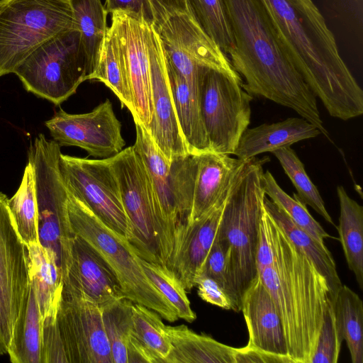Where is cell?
I'll return each instance as SVG.
<instances>
[{"label": "cell", "mask_w": 363, "mask_h": 363, "mask_svg": "<svg viewBox=\"0 0 363 363\" xmlns=\"http://www.w3.org/2000/svg\"><path fill=\"white\" fill-rule=\"evenodd\" d=\"M258 1L285 53L329 114L342 121L361 116L362 89L314 2Z\"/></svg>", "instance_id": "cell-1"}, {"label": "cell", "mask_w": 363, "mask_h": 363, "mask_svg": "<svg viewBox=\"0 0 363 363\" xmlns=\"http://www.w3.org/2000/svg\"><path fill=\"white\" fill-rule=\"evenodd\" d=\"M234 39L228 55L242 88L295 111L330 139L315 96L277 40L258 0H223Z\"/></svg>", "instance_id": "cell-2"}, {"label": "cell", "mask_w": 363, "mask_h": 363, "mask_svg": "<svg viewBox=\"0 0 363 363\" xmlns=\"http://www.w3.org/2000/svg\"><path fill=\"white\" fill-rule=\"evenodd\" d=\"M271 218L274 260L258 274L280 316L288 355L294 363H311L330 290L313 262Z\"/></svg>", "instance_id": "cell-3"}, {"label": "cell", "mask_w": 363, "mask_h": 363, "mask_svg": "<svg viewBox=\"0 0 363 363\" xmlns=\"http://www.w3.org/2000/svg\"><path fill=\"white\" fill-rule=\"evenodd\" d=\"M265 160L246 161L226 199L216 237L226 255L229 284L241 310L243 294L257 276L259 223L265 194Z\"/></svg>", "instance_id": "cell-4"}, {"label": "cell", "mask_w": 363, "mask_h": 363, "mask_svg": "<svg viewBox=\"0 0 363 363\" xmlns=\"http://www.w3.org/2000/svg\"><path fill=\"white\" fill-rule=\"evenodd\" d=\"M133 145L141 157L153 186L160 215L159 242L164 265L169 268L178 240L189 221L197 169V155L191 153L169 162L155 145L137 119Z\"/></svg>", "instance_id": "cell-5"}, {"label": "cell", "mask_w": 363, "mask_h": 363, "mask_svg": "<svg viewBox=\"0 0 363 363\" xmlns=\"http://www.w3.org/2000/svg\"><path fill=\"white\" fill-rule=\"evenodd\" d=\"M67 210L74 235L86 241L115 274L123 296L157 313L162 319H179L173 306L145 274L134 247L68 191Z\"/></svg>", "instance_id": "cell-6"}, {"label": "cell", "mask_w": 363, "mask_h": 363, "mask_svg": "<svg viewBox=\"0 0 363 363\" xmlns=\"http://www.w3.org/2000/svg\"><path fill=\"white\" fill-rule=\"evenodd\" d=\"M60 155V145L42 133L28 150L35 175L38 242L53 259L64 280L74 234L68 216V191L59 167Z\"/></svg>", "instance_id": "cell-7"}, {"label": "cell", "mask_w": 363, "mask_h": 363, "mask_svg": "<svg viewBox=\"0 0 363 363\" xmlns=\"http://www.w3.org/2000/svg\"><path fill=\"white\" fill-rule=\"evenodd\" d=\"M75 28L69 0H0V77L37 48Z\"/></svg>", "instance_id": "cell-8"}, {"label": "cell", "mask_w": 363, "mask_h": 363, "mask_svg": "<svg viewBox=\"0 0 363 363\" xmlns=\"http://www.w3.org/2000/svg\"><path fill=\"white\" fill-rule=\"evenodd\" d=\"M24 88L60 105L86 80H91L78 30L60 33L31 52L15 69Z\"/></svg>", "instance_id": "cell-9"}, {"label": "cell", "mask_w": 363, "mask_h": 363, "mask_svg": "<svg viewBox=\"0 0 363 363\" xmlns=\"http://www.w3.org/2000/svg\"><path fill=\"white\" fill-rule=\"evenodd\" d=\"M241 77L202 67L199 77V104L211 151L231 155L250 123L252 96Z\"/></svg>", "instance_id": "cell-10"}, {"label": "cell", "mask_w": 363, "mask_h": 363, "mask_svg": "<svg viewBox=\"0 0 363 363\" xmlns=\"http://www.w3.org/2000/svg\"><path fill=\"white\" fill-rule=\"evenodd\" d=\"M130 220V242L139 257L163 264L159 242L160 215L147 170L133 146L109 157Z\"/></svg>", "instance_id": "cell-11"}, {"label": "cell", "mask_w": 363, "mask_h": 363, "mask_svg": "<svg viewBox=\"0 0 363 363\" xmlns=\"http://www.w3.org/2000/svg\"><path fill=\"white\" fill-rule=\"evenodd\" d=\"M59 167L67 191L130 242L132 228L109 158L91 160L61 153Z\"/></svg>", "instance_id": "cell-12"}, {"label": "cell", "mask_w": 363, "mask_h": 363, "mask_svg": "<svg viewBox=\"0 0 363 363\" xmlns=\"http://www.w3.org/2000/svg\"><path fill=\"white\" fill-rule=\"evenodd\" d=\"M56 322L68 363H113L101 308L63 284Z\"/></svg>", "instance_id": "cell-13"}, {"label": "cell", "mask_w": 363, "mask_h": 363, "mask_svg": "<svg viewBox=\"0 0 363 363\" xmlns=\"http://www.w3.org/2000/svg\"><path fill=\"white\" fill-rule=\"evenodd\" d=\"M154 28L166 57L188 83L198 84L202 67L240 77L229 57L203 31L190 13H173Z\"/></svg>", "instance_id": "cell-14"}, {"label": "cell", "mask_w": 363, "mask_h": 363, "mask_svg": "<svg viewBox=\"0 0 363 363\" xmlns=\"http://www.w3.org/2000/svg\"><path fill=\"white\" fill-rule=\"evenodd\" d=\"M8 201L0 192V355L8 353L30 280L28 248L16 230Z\"/></svg>", "instance_id": "cell-15"}, {"label": "cell", "mask_w": 363, "mask_h": 363, "mask_svg": "<svg viewBox=\"0 0 363 363\" xmlns=\"http://www.w3.org/2000/svg\"><path fill=\"white\" fill-rule=\"evenodd\" d=\"M45 124L60 145L79 147L89 156L112 157L125 145L121 123L109 99L86 113L71 114L60 109Z\"/></svg>", "instance_id": "cell-16"}, {"label": "cell", "mask_w": 363, "mask_h": 363, "mask_svg": "<svg viewBox=\"0 0 363 363\" xmlns=\"http://www.w3.org/2000/svg\"><path fill=\"white\" fill-rule=\"evenodd\" d=\"M152 116L146 129L152 142L171 162L189 154L175 111L166 67V57L157 33L150 25L147 33Z\"/></svg>", "instance_id": "cell-17"}, {"label": "cell", "mask_w": 363, "mask_h": 363, "mask_svg": "<svg viewBox=\"0 0 363 363\" xmlns=\"http://www.w3.org/2000/svg\"><path fill=\"white\" fill-rule=\"evenodd\" d=\"M111 22L125 62L133 98V118L147 129L153 111L147 48L150 25L122 12L113 13Z\"/></svg>", "instance_id": "cell-18"}, {"label": "cell", "mask_w": 363, "mask_h": 363, "mask_svg": "<svg viewBox=\"0 0 363 363\" xmlns=\"http://www.w3.org/2000/svg\"><path fill=\"white\" fill-rule=\"evenodd\" d=\"M63 284L83 293L101 308L124 297L113 272L84 239L74 235Z\"/></svg>", "instance_id": "cell-19"}, {"label": "cell", "mask_w": 363, "mask_h": 363, "mask_svg": "<svg viewBox=\"0 0 363 363\" xmlns=\"http://www.w3.org/2000/svg\"><path fill=\"white\" fill-rule=\"evenodd\" d=\"M227 197L189 223L178 240L169 269L186 291L196 286L201 275L203 263L215 241Z\"/></svg>", "instance_id": "cell-20"}, {"label": "cell", "mask_w": 363, "mask_h": 363, "mask_svg": "<svg viewBox=\"0 0 363 363\" xmlns=\"http://www.w3.org/2000/svg\"><path fill=\"white\" fill-rule=\"evenodd\" d=\"M240 311L247 328V345L289 356L280 316L259 274L242 295Z\"/></svg>", "instance_id": "cell-21"}, {"label": "cell", "mask_w": 363, "mask_h": 363, "mask_svg": "<svg viewBox=\"0 0 363 363\" xmlns=\"http://www.w3.org/2000/svg\"><path fill=\"white\" fill-rule=\"evenodd\" d=\"M246 161L212 151L197 155L193 204L189 223L228 196Z\"/></svg>", "instance_id": "cell-22"}, {"label": "cell", "mask_w": 363, "mask_h": 363, "mask_svg": "<svg viewBox=\"0 0 363 363\" xmlns=\"http://www.w3.org/2000/svg\"><path fill=\"white\" fill-rule=\"evenodd\" d=\"M321 134L315 125L303 118H288L284 121L264 123L247 128L233 153L247 160L257 155L313 138Z\"/></svg>", "instance_id": "cell-23"}, {"label": "cell", "mask_w": 363, "mask_h": 363, "mask_svg": "<svg viewBox=\"0 0 363 363\" xmlns=\"http://www.w3.org/2000/svg\"><path fill=\"white\" fill-rule=\"evenodd\" d=\"M166 67L176 113L189 152L199 155L211 151L200 113L199 84L188 83L167 57Z\"/></svg>", "instance_id": "cell-24"}, {"label": "cell", "mask_w": 363, "mask_h": 363, "mask_svg": "<svg viewBox=\"0 0 363 363\" xmlns=\"http://www.w3.org/2000/svg\"><path fill=\"white\" fill-rule=\"evenodd\" d=\"M172 350L166 363H235V347L198 334L185 325H166Z\"/></svg>", "instance_id": "cell-25"}, {"label": "cell", "mask_w": 363, "mask_h": 363, "mask_svg": "<svg viewBox=\"0 0 363 363\" xmlns=\"http://www.w3.org/2000/svg\"><path fill=\"white\" fill-rule=\"evenodd\" d=\"M43 319L30 280L8 349L13 363H40Z\"/></svg>", "instance_id": "cell-26"}, {"label": "cell", "mask_w": 363, "mask_h": 363, "mask_svg": "<svg viewBox=\"0 0 363 363\" xmlns=\"http://www.w3.org/2000/svg\"><path fill=\"white\" fill-rule=\"evenodd\" d=\"M264 206L289 239L313 262L318 270L326 279L331 298L334 300L342 283L331 252L325 245H320L308 233L298 228L284 211L266 196Z\"/></svg>", "instance_id": "cell-27"}, {"label": "cell", "mask_w": 363, "mask_h": 363, "mask_svg": "<svg viewBox=\"0 0 363 363\" xmlns=\"http://www.w3.org/2000/svg\"><path fill=\"white\" fill-rule=\"evenodd\" d=\"M340 203L337 227L348 268L363 289V207L350 198L342 186H337Z\"/></svg>", "instance_id": "cell-28"}, {"label": "cell", "mask_w": 363, "mask_h": 363, "mask_svg": "<svg viewBox=\"0 0 363 363\" xmlns=\"http://www.w3.org/2000/svg\"><path fill=\"white\" fill-rule=\"evenodd\" d=\"M27 248L30 279L43 319L49 314L57 313L63 277L53 259L40 244Z\"/></svg>", "instance_id": "cell-29"}, {"label": "cell", "mask_w": 363, "mask_h": 363, "mask_svg": "<svg viewBox=\"0 0 363 363\" xmlns=\"http://www.w3.org/2000/svg\"><path fill=\"white\" fill-rule=\"evenodd\" d=\"M92 79L98 80L108 86L118 97L122 106L126 107L133 114L132 93L125 62L111 26L102 43Z\"/></svg>", "instance_id": "cell-30"}, {"label": "cell", "mask_w": 363, "mask_h": 363, "mask_svg": "<svg viewBox=\"0 0 363 363\" xmlns=\"http://www.w3.org/2000/svg\"><path fill=\"white\" fill-rule=\"evenodd\" d=\"M79 30L91 80L96 69L102 43L108 31V12L101 0H69Z\"/></svg>", "instance_id": "cell-31"}, {"label": "cell", "mask_w": 363, "mask_h": 363, "mask_svg": "<svg viewBox=\"0 0 363 363\" xmlns=\"http://www.w3.org/2000/svg\"><path fill=\"white\" fill-rule=\"evenodd\" d=\"M338 330L347 343L352 363H363V303L350 288L342 285L333 300Z\"/></svg>", "instance_id": "cell-32"}, {"label": "cell", "mask_w": 363, "mask_h": 363, "mask_svg": "<svg viewBox=\"0 0 363 363\" xmlns=\"http://www.w3.org/2000/svg\"><path fill=\"white\" fill-rule=\"evenodd\" d=\"M8 205L16 230L25 245L39 244L35 175L30 162L25 167L18 190L9 199Z\"/></svg>", "instance_id": "cell-33"}, {"label": "cell", "mask_w": 363, "mask_h": 363, "mask_svg": "<svg viewBox=\"0 0 363 363\" xmlns=\"http://www.w3.org/2000/svg\"><path fill=\"white\" fill-rule=\"evenodd\" d=\"M133 301L122 297L101 308L113 363H128V345L133 330Z\"/></svg>", "instance_id": "cell-34"}, {"label": "cell", "mask_w": 363, "mask_h": 363, "mask_svg": "<svg viewBox=\"0 0 363 363\" xmlns=\"http://www.w3.org/2000/svg\"><path fill=\"white\" fill-rule=\"evenodd\" d=\"M188 9L203 31L228 55L234 39L223 0H186Z\"/></svg>", "instance_id": "cell-35"}, {"label": "cell", "mask_w": 363, "mask_h": 363, "mask_svg": "<svg viewBox=\"0 0 363 363\" xmlns=\"http://www.w3.org/2000/svg\"><path fill=\"white\" fill-rule=\"evenodd\" d=\"M262 186L266 196L270 198L291 220L300 228L308 233L320 245H325L324 240L330 235L308 212L306 204L294 194L291 197L278 184L272 174L267 170L262 175Z\"/></svg>", "instance_id": "cell-36"}, {"label": "cell", "mask_w": 363, "mask_h": 363, "mask_svg": "<svg viewBox=\"0 0 363 363\" xmlns=\"http://www.w3.org/2000/svg\"><path fill=\"white\" fill-rule=\"evenodd\" d=\"M272 153L296 188L298 198L306 205L312 207L328 223L335 225L317 187L308 176L303 162L295 151L290 146H285Z\"/></svg>", "instance_id": "cell-37"}, {"label": "cell", "mask_w": 363, "mask_h": 363, "mask_svg": "<svg viewBox=\"0 0 363 363\" xmlns=\"http://www.w3.org/2000/svg\"><path fill=\"white\" fill-rule=\"evenodd\" d=\"M162 319L157 313L133 303V333L154 354L159 363H166L172 346Z\"/></svg>", "instance_id": "cell-38"}, {"label": "cell", "mask_w": 363, "mask_h": 363, "mask_svg": "<svg viewBox=\"0 0 363 363\" xmlns=\"http://www.w3.org/2000/svg\"><path fill=\"white\" fill-rule=\"evenodd\" d=\"M140 263L148 279L173 306L178 318L189 323L194 321L196 315L191 307L187 291L173 272L165 265L141 257Z\"/></svg>", "instance_id": "cell-39"}, {"label": "cell", "mask_w": 363, "mask_h": 363, "mask_svg": "<svg viewBox=\"0 0 363 363\" xmlns=\"http://www.w3.org/2000/svg\"><path fill=\"white\" fill-rule=\"evenodd\" d=\"M342 341L336 323L333 299L330 297L311 363H337Z\"/></svg>", "instance_id": "cell-40"}, {"label": "cell", "mask_w": 363, "mask_h": 363, "mask_svg": "<svg viewBox=\"0 0 363 363\" xmlns=\"http://www.w3.org/2000/svg\"><path fill=\"white\" fill-rule=\"evenodd\" d=\"M215 280L225 291L232 303V310L240 312V307L229 284L226 272V255L217 237L203 263L201 275Z\"/></svg>", "instance_id": "cell-41"}, {"label": "cell", "mask_w": 363, "mask_h": 363, "mask_svg": "<svg viewBox=\"0 0 363 363\" xmlns=\"http://www.w3.org/2000/svg\"><path fill=\"white\" fill-rule=\"evenodd\" d=\"M56 313L43 318L40 363H68L56 322Z\"/></svg>", "instance_id": "cell-42"}, {"label": "cell", "mask_w": 363, "mask_h": 363, "mask_svg": "<svg viewBox=\"0 0 363 363\" xmlns=\"http://www.w3.org/2000/svg\"><path fill=\"white\" fill-rule=\"evenodd\" d=\"M274 252L272 241V218L263 208L259 223L256 266L257 273L272 264Z\"/></svg>", "instance_id": "cell-43"}, {"label": "cell", "mask_w": 363, "mask_h": 363, "mask_svg": "<svg viewBox=\"0 0 363 363\" xmlns=\"http://www.w3.org/2000/svg\"><path fill=\"white\" fill-rule=\"evenodd\" d=\"M104 6L108 13L122 12L142 19L150 25L155 23L150 0H106Z\"/></svg>", "instance_id": "cell-44"}, {"label": "cell", "mask_w": 363, "mask_h": 363, "mask_svg": "<svg viewBox=\"0 0 363 363\" xmlns=\"http://www.w3.org/2000/svg\"><path fill=\"white\" fill-rule=\"evenodd\" d=\"M199 296L204 301L225 310H232V303L225 291L213 279L200 276L196 282Z\"/></svg>", "instance_id": "cell-45"}, {"label": "cell", "mask_w": 363, "mask_h": 363, "mask_svg": "<svg viewBox=\"0 0 363 363\" xmlns=\"http://www.w3.org/2000/svg\"><path fill=\"white\" fill-rule=\"evenodd\" d=\"M294 363L289 356L269 353L247 344L235 348V363Z\"/></svg>", "instance_id": "cell-46"}, {"label": "cell", "mask_w": 363, "mask_h": 363, "mask_svg": "<svg viewBox=\"0 0 363 363\" xmlns=\"http://www.w3.org/2000/svg\"><path fill=\"white\" fill-rule=\"evenodd\" d=\"M152 8L155 23L157 27L167 19L170 15L179 13H189L186 0H150Z\"/></svg>", "instance_id": "cell-47"}, {"label": "cell", "mask_w": 363, "mask_h": 363, "mask_svg": "<svg viewBox=\"0 0 363 363\" xmlns=\"http://www.w3.org/2000/svg\"><path fill=\"white\" fill-rule=\"evenodd\" d=\"M159 363L154 354L131 332L128 345V363Z\"/></svg>", "instance_id": "cell-48"}]
</instances>
